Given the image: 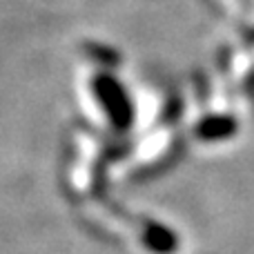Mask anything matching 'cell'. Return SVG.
Here are the masks:
<instances>
[{
	"label": "cell",
	"mask_w": 254,
	"mask_h": 254,
	"mask_svg": "<svg viewBox=\"0 0 254 254\" xmlns=\"http://www.w3.org/2000/svg\"><path fill=\"white\" fill-rule=\"evenodd\" d=\"M94 94H96V98L101 101L103 110L110 116V121L119 127V129H127V127L131 125V119H134L131 103L119 80L112 78L110 74H101L94 80Z\"/></svg>",
	"instance_id": "obj_1"
},
{
	"label": "cell",
	"mask_w": 254,
	"mask_h": 254,
	"mask_svg": "<svg viewBox=\"0 0 254 254\" xmlns=\"http://www.w3.org/2000/svg\"><path fill=\"white\" fill-rule=\"evenodd\" d=\"M145 243H147L152 250L161 252V254H170V250L176 248V239L170 230L161 228V225H152V228L145 232Z\"/></svg>",
	"instance_id": "obj_2"
},
{
	"label": "cell",
	"mask_w": 254,
	"mask_h": 254,
	"mask_svg": "<svg viewBox=\"0 0 254 254\" xmlns=\"http://www.w3.org/2000/svg\"><path fill=\"white\" fill-rule=\"evenodd\" d=\"M232 131H234V123L228 119H210L198 125V134L203 138H223V136L232 134Z\"/></svg>",
	"instance_id": "obj_3"
}]
</instances>
